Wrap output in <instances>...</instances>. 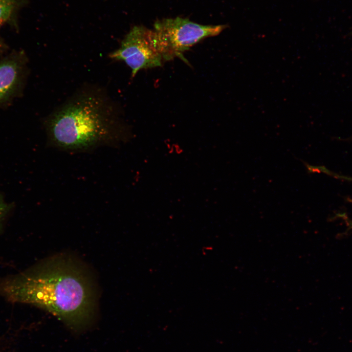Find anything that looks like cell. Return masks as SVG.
<instances>
[{
	"label": "cell",
	"instance_id": "cell-7",
	"mask_svg": "<svg viewBox=\"0 0 352 352\" xmlns=\"http://www.w3.org/2000/svg\"><path fill=\"white\" fill-rule=\"evenodd\" d=\"M11 209V205L7 203L0 194V228Z\"/></svg>",
	"mask_w": 352,
	"mask_h": 352
},
{
	"label": "cell",
	"instance_id": "cell-6",
	"mask_svg": "<svg viewBox=\"0 0 352 352\" xmlns=\"http://www.w3.org/2000/svg\"><path fill=\"white\" fill-rule=\"evenodd\" d=\"M22 4V0H0V26L15 24L17 13Z\"/></svg>",
	"mask_w": 352,
	"mask_h": 352
},
{
	"label": "cell",
	"instance_id": "cell-1",
	"mask_svg": "<svg viewBox=\"0 0 352 352\" xmlns=\"http://www.w3.org/2000/svg\"><path fill=\"white\" fill-rule=\"evenodd\" d=\"M0 296L41 308L73 327L90 320L96 301L89 275L74 259L63 255L4 280Z\"/></svg>",
	"mask_w": 352,
	"mask_h": 352
},
{
	"label": "cell",
	"instance_id": "cell-3",
	"mask_svg": "<svg viewBox=\"0 0 352 352\" xmlns=\"http://www.w3.org/2000/svg\"><path fill=\"white\" fill-rule=\"evenodd\" d=\"M225 25H202L179 17L156 21L154 31L164 61L177 57L202 39L219 34Z\"/></svg>",
	"mask_w": 352,
	"mask_h": 352
},
{
	"label": "cell",
	"instance_id": "cell-8",
	"mask_svg": "<svg viewBox=\"0 0 352 352\" xmlns=\"http://www.w3.org/2000/svg\"><path fill=\"white\" fill-rule=\"evenodd\" d=\"M6 45L3 40L0 37V52L3 51L6 48Z\"/></svg>",
	"mask_w": 352,
	"mask_h": 352
},
{
	"label": "cell",
	"instance_id": "cell-2",
	"mask_svg": "<svg viewBox=\"0 0 352 352\" xmlns=\"http://www.w3.org/2000/svg\"><path fill=\"white\" fill-rule=\"evenodd\" d=\"M120 113L105 90L85 86L54 110L46 119L45 126L54 145L66 150H86L122 133Z\"/></svg>",
	"mask_w": 352,
	"mask_h": 352
},
{
	"label": "cell",
	"instance_id": "cell-5",
	"mask_svg": "<svg viewBox=\"0 0 352 352\" xmlns=\"http://www.w3.org/2000/svg\"><path fill=\"white\" fill-rule=\"evenodd\" d=\"M27 58L22 51L15 52L0 60V107L22 91L27 72Z\"/></svg>",
	"mask_w": 352,
	"mask_h": 352
},
{
	"label": "cell",
	"instance_id": "cell-4",
	"mask_svg": "<svg viewBox=\"0 0 352 352\" xmlns=\"http://www.w3.org/2000/svg\"><path fill=\"white\" fill-rule=\"evenodd\" d=\"M109 57L125 63L132 77L141 69L161 66L164 62L154 31L142 26L133 27Z\"/></svg>",
	"mask_w": 352,
	"mask_h": 352
}]
</instances>
